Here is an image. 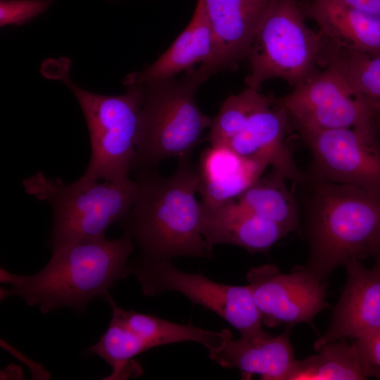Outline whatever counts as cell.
I'll return each instance as SVG.
<instances>
[{
	"label": "cell",
	"mask_w": 380,
	"mask_h": 380,
	"mask_svg": "<svg viewBox=\"0 0 380 380\" xmlns=\"http://www.w3.org/2000/svg\"><path fill=\"white\" fill-rule=\"evenodd\" d=\"M134 248L131 236L123 232L113 240H81L51 249L48 263L33 274H12L1 267L0 281L10 288L1 289V299L20 296L42 313L63 307L81 312L131 274L129 258Z\"/></svg>",
	"instance_id": "1"
},
{
	"label": "cell",
	"mask_w": 380,
	"mask_h": 380,
	"mask_svg": "<svg viewBox=\"0 0 380 380\" xmlns=\"http://www.w3.org/2000/svg\"><path fill=\"white\" fill-rule=\"evenodd\" d=\"M136 182L133 205L120 223L140 249L141 258H211L201 232V203L196 198L197 168L189 160H180L170 176L153 169L139 171Z\"/></svg>",
	"instance_id": "2"
},
{
	"label": "cell",
	"mask_w": 380,
	"mask_h": 380,
	"mask_svg": "<svg viewBox=\"0 0 380 380\" xmlns=\"http://www.w3.org/2000/svg\"><path fill=\"white\" fill-rule=\"evenodd\" d=\"M300 186L308 190L303 206L309 251L303 267L325 283L338 266L369 257L380 236V195L307 175Z\"/></svg>",
	"instance_id": "3"
},
{
	"label": "cell",
	"mask_w": 380,
	"mask_h": 380,
	"mask_svg": "<svg viewBox=\"0 0 380 380\" xmlns=\"http://www.w3.org/2000/svg\"><path fill=\"white\" fill-rule=\"evenodd\" d=\"M212 72L203 64L175 77L143 85L138 122L136 167L154 169L162 161L189 158L212 119L198 108L195 95Z\"/></svg>",
	"instance_id": "4"
},
{
	"label": "cell",
	"mask_w": 380,
	"mask_h": 380,
	"mask_svg": "<svg viewBox=\"0 0 380 380\" xmlns=\"http://www.w3.org/2000/svg\"><path fill=\"white\" fill-rule=\"evenodd\" d=\"M71 61L65 57L48 59L42 75L61 80L75 95L86 120L91 157L82 177L120 181L136 167L139 117L144 101L143 85H128L119 96L91 93L75 85L69 77Z\"/></svg>",
	"instance_id": "5"
},
{
	"label": "cell",
	"mask_w": 380,
	"mask_h": 380,
	"mask_svg": "<svg viewBox=\"0 0 380 380\" xmlns=\"http://www.w3.org/2000/svg\"><path fill=\"white\" fill-rule=\"evenodd\" d=\"M25 192L52 210L51 249L74 241L105 237L107 229L130 211L136 180L87 179L66 184L39 172L22 182Z\"/></svg>",
	"instance_id": "6"
},
{
	"label": "cell",
	"mask_w": 380,
	"mask_h": 380,
	"mask_svg": "<svg viewBox=\"0 0 380 380\" xmlns=\"http://www.w3.org/2000/svg\"><path fill=\"white\" fill-rule=\"evenodd\" d=\"M305 16L298 0H272L248 56L247 87L260 89L272 78L294 87L318 71L322 35L308 27Z\"/></svg>",
	"instance_id": "7"
},
{
	"label": "cell",
	"mask_w": 380,
	"mask_h": 380,
	"mask_svg": "<svg viewBox=\"0 0 380 380\" xmlns=\"http://www.w3.org/2000/svg\"><path fill=\"white\" fill-rule=\"evenodd\" d=\"M274 99L299 134L322 130L360 128L380 134V111L353 91L331 66L325 65Z\"/></svg>",
	"instance_id": "8"
},
{
	"label": "cell",
	"mask_w": 380,
	"mask_h": 380,
	"mask_svg": "<svg viewBox=\"0 0 380 380\" xmlns=\"http://www.w3.org/2000/svg\"><path fill=\"white\" fill-rule=\"evenodd\" d=\"M130 272L139 282L147 296L176 291L193 303L209 310L241 335L263 331L261 315L248 285L218 283L201 273H187L177 269L171 260L140 258L131 265Z\"/></svg>",
	"instance_id": "9"
},
{
	"label": "cell",
	"mask_w": 380,
	"mask_h": 380,
	"mask_svg": "<svg viewBox=\"0 0 380 380\" xmlns=\"http://www.w3.org/2000/svg\"><path fill=\"white\" fill-rule=\"evenodd\" d=\"M310 149L312 180L358 186L380 195V134L341 128L300 134Z\"/></svg>",
	"instance_id": "10"
},
{
	"label": "cell",
	"mask_w": 380,
	"mask_h": 380,
	"mask_svg": "<svg viewBox=\"0 0 380 380\" xmlns=\"http://www.w3.org/2000/svg\"><path fill=\"white\" fill-rule=\"evenodd\" d=\"M246 279L262 323L269 327L312 324L327 307L325 283L303 267L284 274L274 265H260L248 272Z\"/></svg>",
	"instance_id": "11"
},
{
	"label": "cell",
	"mask_w": 380,
	"mask_h": 380,
	"mask_svg": "<svg viewBox=\"0 0 380 380\" xmlns=\"http://www.w3.org/2000/svg\"><path fill=\"white\" fill-rule=\"evenodd\" d=\"M347 279L331 319L315 348L341 339H356L380 330V266L366 268L359 260L344 265Z\"/></svg>",
	"instance_id": "12"
},
{
	"label": "cell",
	"mask_w": 380,
	"mask_h": 380,
	"mask_svg": "<svg viewBox=\"0 0 380 380\" xmlns=\"http://www.w3.org/2000/svg\"><path fill=\"white\" fill-rule=\"evenodd\" d=\"M215 49L213 74L234 70L248 58L260 24L272 0H203Z\"/></svg>",
	"instance_id": "13"
},
{
	"label": "cell",
	"mask_w": 380,
	"mask_h": 380,
	"mask_svg": "<svg viewBox=\"0 0 380 380\" xmlns=\"http://www.w3.org/2000/svg\"><path fill=\"white\" fill-rule=\"evenodd\" d=\"M290 122L274 99L254 112L228 144L242 156L258 158L300 186L306 175L298 168L286 137Z\"/></svg>",
	"instance_id": "14"
},
{
	"label": "cell",
	"mask_w": 380,
	"mask_h": 380,
	"mask_svg": "<svg viewBox=\"0 0 380 380\" xmlns=\"http://www.w3.org/2000/svg\"><path fill=\"white\" fill-rule=\"evenodd\" d=\"M201 232L208 248L239 246L250 253H267L289 232L251 212L236 200L215 206L201 203Z\"/></svg>",
	"instance_id": "15"
},
{
	"label": "cell",
	"mask_w": 380,
	"mask_h": 380,
	"mask_svg": "<svg viewBox=\"0 0 380 380\" xmlns=\"http://www.w3.org/2000/svg\"><path fill=\"white\" fill-rule=\"evenodd\" d=\"M290 328L279 336L265 331L241 335L222 348L209 351V357L223 367L236 368L241 378L259 374L264 380H288L296 361L289 339Z\"/></svg>",
	"instance_id": "16"
},
{
	"label": "cell",
	"mask_w": 380,
	"mask_h": 380,
	"mask_svg": "<svg viewBox=\"0 0 380 380\" xmlns=\"http://www.w3.org/2000/svg\"><path fill=\"white\" fill-rule=\"evenodd\" d=\"M268 166L261 159L241 156L227 145H210L200 156L197 193L201 203L215 206L235 201Z\"/></svg>",
	"instance_id": "17"
},
{
	"label": "cell",
	"mask_w": 380,
	"mask_h": 380,
	"mask_svg": "<svg viewBox=\"0 0 380 380\" xmlns=\"http://www.w3.org/2000/svg\"><path fill=\"white\" fill-rule=\"evenodd\" d=\"M215 58L213 35L203 0H198L190 23L171 46L151 65L126 76L123 84L144 85L175 77L197 63L211 72Z\"/></svg>",
	"instance_id": "18"
},
{
	"label": "cell",
	"mask_w": 380,
	"mask_h": 380,
	"mask_svg": "<svg viewBox=\"0 0 380 380\" xmlns=\"http://www.w3.org/2000/svg\"><path fill=\"white\" fill-rule=\"evenodd\" d=\"M303 9L322 36L343 49L380 54V16L348 7L334 0H312Z\"/></svg>",
	"instance_id": "19"
},
{
	"label": "cell",
	"mask_w": 380,
	"mask_h": 380,
	"mask_svg": "<svg viewBox=\"0 0 380 380\" xmlns=\"http://www.w3.org/2000/svg\"><path fill=\"white\" fill-rule=\"evenodd\" d=\"M104 299L111 307L112 317L137 334L148 349L163 345L194 341L202 344L209 351L215 350L233 337L228 329L220 331H210L191 323L178 324L151 315L126 310L118 306L109 293Z\"/></svg>",
	"instance_id": "20"
},
{
	"label": "cell",
	"mask_w": 380,
	"mask_h": 380,
	"mask_svg": "<svg viewBox=\"0 0 380 380\" xmlns=\"http://www.w3.org/2000/svg\"><path fill=\"white\" fill-rule=\"evenodd\" d=\"M317 353L296 360L288 380H360L373 377L357 344L346 339L315 348Z\"/></svg>",
	"instance_id": "21"
},
{
	"label": "cell",
	"mask_w": 380,
	"mask_h": 380,
	"mask_svg": "<svg viewBox=\"0 0 380 380\" xmlns=\"http://www.w3.org/2000/svg\"><path fill=\"white\" fill-rule=\"evenodd\" d=\"M287 179L272 168L236 200L254 214L279 224L289 233L300 229L298 202L286 186Z\"/></svg>",
	"instance_id": "22"
},
{
	"label": "cell",
	"mask_w": 380,
	"mask_h": 380,
	"mask_svg": "<svg viewBox=\"0 0 380 380\" xmlns=\"http://www.w3.org/2000/svg\"><path fill=\"white\" fill-rule=\"evenodd\" d=\"M319 65L334 68L353 91L380 111V54L343 49L322 36Z\"/></svg>",
	"instance_id": "23"
},
{
	"label": "cell",
	"mask_w": 380,
	"mask_h": 380,
	"mask_svg": "<svg viewBox=\"0 0 380 380\" xmlns=\"http://www.w3.org/2000/svg\"><path fill=\"white\" fill-rule=\"evenodd\" d=\"M148 350L142 339L115 317L99 341L89 352L99 356L112 368L108 379H124L142 373L139 363L134 361L137 355Z\"/></svg>",
	"instance_id": "24"
},
{
	"label": "cell",
	"mask_w": 380,
	"mask_h": 380,
	"mask_svg": "<svg viewBox=\"0 0 380 380\" xmlns=\"http://www.w3.org/2000/svg\"><path fill=\"white\" fill-rule=\"evenodd\" d=\"M271 99L258 89L247 87L241 93L229 96L219 113L212 119L208 140L210 145H227L244 127L249 117L268 104Z\"/></svg>",
	"instance_id": "25"
},
{
	"label": "cell",
	"mask_w": 380,
	"mask_h": 380,
	"mask_svg": "<svg viewBox=\"0 0 380 380\" xmlns=\"http://www.w3.org/2000/svg\"><path fill=\"white\" fill-rule=\"evenodd\" d=\"M56 0H0V26L22 25L44 13Z\"/></svg>",
	"instance_id": "26"
},
{
	"label": "cell",
	"mask_w": 380,
	"mask_h": 380,
	"mask_svg": "<svg viewBox=\"0 0 380 380\" xmlns=\"http://www.w3.org/2000/svg\"><path fill=\"white\" fill-rule=\"evenodd\" d=\"M348 7L380 16V0H334Z\"/></svg>",
	"instance_id": "27"
},
{
	"label": "cell",
	"mask_w": 380,
	"mask_h": 380,
	"mask_svg": "<svg viewBox=\"0 0 380 380\" xmlns=\"http://www.w3.org/2000/svg\"><path fill=\"white\" fill-rule=\"evenodd\" d=\"M369 257L374 260V265L380 266V236L373 243L369 253Z\"/></svg>",
	"instance_id": "28"
}]
</instances>
